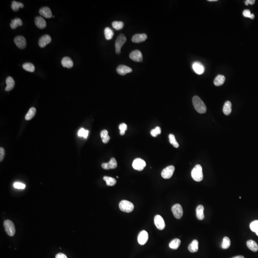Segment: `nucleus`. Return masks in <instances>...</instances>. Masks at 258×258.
Instances as JSON below:
<instances>
[{"label":"nucleus","mask_w":258,"mask_h":258,"mask_svg":"<svg viewBox=\"0 0 258 258\" xmlns=\"http://www.w3.org/2000/svg\"><path fill=\"white\" fill-rule=\"evenodd\" d=\"M192 101L194 107L198 113L203 114L207 112L206 106L199 97L197 96H194L192 100Z\"/></svg>","instance_id":"f257e3e1"},{"label":"nucleus","mask_w":258,"mask_h":258,"mask_svg":"<svg viewBox=\"0 0 258 258\" xmlns=\"http://www.w3.org/2000/svg\"><path fill=\"white\" fill-rule=\"evenodd\" d=\"M191 176L193 179L197 182H200L203 179L202 167L199 164H197L191 172Z\"/></svg>","instance_id":"f03ea898"},{"label":"nucleus","mask_w":258,"mask_h":258,"mask_svg":"<svg viewBox=\"0 0 258 258\" xmlns=\"http://www.w3.org/2000/svg\"><path fill=\"white\" fill-rule=\"evenodd\" d=\"M120 210L124 212L130 213L134 209V204L127 200H122L119 204Z\"/></svg>","instance_id":"7ed1b4c3"},{"label":"nucleus","mask_w":258,"mask_h":258,"mask_svg":"<svg viewBox=\"0 0 258 258\" xmlns=\"http://www.w3.org/2000/svg\"><path fill=\"white\" fill-rule=\"evenodd\" d=\"M5 231L9 236L13 237L15 233V228L13 222L10 220H6L3 223Z\"/></svg>","instance_id":"20e7f679"},{"label":"nucleus","mask_w":258,"mask_h":258,"mask_svg":"<svg viewBox=\"0 0 258 258\" xmlns=\"http://www.w3.org/2000/svg\"><path fill=\"white\" fill-rule=\"evenodd\" d=\"M126 37L123 34H120L118 37L115 42V50L117 54H120L122 47L126 42Z\"/></svg>","instance_id":"39448f33"},{"label":"nucleus","mask_w":258,"mask_h":258,"mask_svg":"<svg viewBox=\"0 0 258 258\" xmlns=\"http://www.w3.org/2000/svg\"><path fill=\"white\" fill-rule=\"evenodd\" d=\"M172 211L176 219H180L183 215V210L180 204H176L174 205L172 207Z\"/></svg>","instance_id":"423d86ee"},{"label":"nucleus","mask_w":258,"mask_h":258,"mask_svg":"<svg viewBox=\"0 0 258 258\" xmlns=\"http://www.w3.org/2000/svg\"><path fill=\"white\" fill-rule=\"evenodd\" d=\"M175 170V168L174 166H168L162 172V176L164 179H169L173 176Z\"/></svg>","instance_id":"0eeeda50"},{"label":"nucleus","mask_w":258,"mask_h":258,"mask_svg":"<svg viewBox=\"0 0 258 258\" xmlns=\"http://www.w3.org/2000/svg\"><path fill=\"white\" fill-rule=\"evenodd\" d=\"M132 166L134 169L141 171L146 166V163L142 159L136 158L134 160Z\"/></svg>","instance_id":"6e6552de"},{"label":"nucleus","mask_w":258,"mask_h":258,"mask_svg":"<svg viewBox=\"0 0 258 258\" xmlns=\"http://www.w3.org/2000/svg\"><path fill=\"white\" fill-rule=\"evenodd\" d=\"M154 224L159 230H163L165 228L166 224L164 220L161 216L157 215L155 216L154 219Z\"/></svg>","instance_id":"1a4fd4ad"},{"label":"nucleus","mask_w":258,"mask_h":258,"mask_svg":"<svg viewBox=\"0 0 258 258\" xmlns=\"http://www.w3.org/2000/svg\"><path fill=\"white\" fill-rule=\"evenodd\" d=\"M14 42L16 46L20 49H24L27 46V41L25 38L23 36H17L15 37L14 39Z\"/></svg>","instance_id":"9d476101"},{"label":"nucleus","mask_w":258,"mask_h":258,"mask_svg":"<svg viewBox=\"0 0 258 258\" xmlns=\"http://www.w3.org/2000/svg\"><path fill=\"white\" fill-rule=\"evenodd\" d=\"M130 58L132 60L138 62L142 61L143 59L141 52L138 50H134L130 54Z\"/></svg>","instance_id":"9b49d317"},{"label":"nucleus","mask_w":258,"mask_h":258,"mask_svg":"<svg viewBox=\"0 0 258 258\" xmlns=\"http://www.w3.org/2000/svg\"><path fill=\"white\" fill-rule=\"evenodd\" d=\"M148 239V234L146 231L142 230L140 232L138 236V241L140 245H144Z\"/></svg>","instance_id":"f8f14e48"},{"label":"nucleus","mask_w":258,"mask_h":258,"mask_svg":"<svg viewBox=\"0 0 258 258\" xmlns=\"http://www.w3.org/2000/svg\"><path fill=\"white\" fill-rule=\"evenodd\" d=\"M117 162L114 158H112L109 163H103L101 166L103 168L106 170H109L112 169L116 168L117 167Z\"/></svg>","instance_id":"ddd939ff"},{"label":"nucleus","mask_w":258,"mask_h":258,"mask_svg":"<svg viewBox=\"0 0 258 258\" xmlns=\"http://www.w3.org/2000/svg\"><path fill=\"white\" fill-rule=\"evenodd\" d=\"M51 41V38L50 37V35H43L40 38L39 42H38V44L40 47L43 48L45 47L47 45L49 44Z\"/></svg>","instance_id":"4468645a"},{"label":"nucleus","mask_w":258,"mask_h":258,"mask_svg":"<svg viewBox=\"0 0 258 258\" xmlns=\"http://www.w3.org/2000/svg\"><path fill=\"white\" fill-rule=\"evenodd\" d=\"M116 70L118 73L122 76L125 75L129 73H131L132 71V69L131 68L125 65H120L118 66Z\"/></svg>","instance_id":"2eb2a0df"},{"label":"nucleus","mask_w":258,"mask_h":258,"mask_svg":"<svg viewBox=\"0 0 258 258\" xmlns=\"http://www.w3.org/2000/svg\"><path fill=\"white\" fill-rule=\"evenodd\" d=\"M192 67L194 71L198 75L202 74L205 71L204 66L201 63L198 62H195L194 63Z\"/></svg>","instance_id":"dca6fc26"},{"label":"nucleus","mask_w":258,"mask_h":258,"mask_svg":"<svg viewBox=\"0 0 258 258\" xmlns=\"http://www.w3.org/2000/svg\"><path fill=\"white\" fill-rule=\"evenodd\" d=\"M147 38V36L145 34H136L134 35L132 39V42L139 43L145 41Z\"/></svg>","instance_id":"f3484780"},{"label":"nucleus","mask_w":258,"mask_h":258,"mask_svg":"<svg viewBox=\"0 0 258 258\" xmlns=\"http://www.w3.org/2000/svg\"><path fill=\"white\" fill-rule=\"evenodd\" d=\"M35 25L38 28L40 29H44L47 26V23L46 21L41 16H37L35 18Z\"/></svg>","instance_id":"a211bd4d"},{"label":"nucleus","mask_w":258,"mask_h":258,"mask_svg":"<svg viewBox=\"0 0 258 258\" xmlns=\"http://www.w3.org/2000/svg\"><path fill=\"white\" fill-rule=\"evenodd\" d=\"M39 13L46 18H50L52 16L51 11L48 7H44L40 9Z\"/></svg>","instance_id":"6ab92c4d"},{"label":"nucleus","mask_w":258,"mask_h":258,"mask_svg":"<svg viewBox=\"0 0 258 258\" xmlns=\"http://www.w3.org/2000/svg\"><path fill=\"white\" fill-rule=\"evenodd\" d=\"M61 64L63 67L68 68H72L74 65L73 61L71 60V59L70 57H64L62 59Z\"/></svg>","instance_id":"aec40b11"},{"label":"nucleus","mask_w":258,"mask_h":258,"mask_svg":"<svg viewBox=\"0 0 258 258\" xmlns=\"http://www.w3.org/2000/svg\"><path fill=\"white\" fill-rule=\"evenodd\" d=\"M6 84L7 86L5 88V91H10L13 89L15 87V82L13 78L11 76H8L6 80Z\"/></svg>","instance_id":"412c9836"},{"label":"nucleus","mask_w":258,"mask_h":258,"mask_svg":"<svg viewBox=\"0 0 258 258\" xmlns=\"http://www.w3.org/2000/svg\"><path fill=\"white\" fill-rule=\"evenodd\" d=\"M188 249L190 252H192V253L197 252L198 250V241L196 239L193 240V241L189 244Z\"/></svg>","instance_id":"4be33fe9"},{"label":"nucleus","mask_w":258,"mask_h":258,"mask_svg":"<svg viewBox=\"0 0 258 258\" xmlns=\"http://www.w3.org/2000/svg\"><path fill=\"white\" fill-rule=\"evenodd\" d=\"M204 207L202 205H199L196 209L197 217L199 220H203L205 217L204 214Z\"/></svg>","instance_id":"5701e85b"},{"label":"nucleus","mask_w":258,"mask_h":258,"mask_svg":"<svg viewBox=\"0 0 258 258\" xmlns=\"http://www.w3.org/2000/svg\"><path fill=\"white\" fill-rule=\"evenodd\" d=\"M247 246L249 249L253 252H257L258 251V244L253 240H249L247 241Z\"/></svg>","instance_id":"b1692460"},{"label":"nucleus","mask_w":258,"mask_h":258,"mask_svg":"<svg viewBox=\"0 0 258 258\" xmlns=\"http://www.w3.org/2000/svg\"><path fill=\"white\" fill-rule=\"evenodd\" d=\"M225 77L223 75H219L214 79V85L216 86H221L225 81Z\"/></svg>","instance_id":"393cba45"},{"label":"nucleus","mask_w":258,"mask_h":258,"mask_svg":"<svg viewBox=\"0 0 258 258\" xmlns=\"http://www.w3.org/2000/svg\"><path fill=\"white\" fill-rule=\"evenodd\" d=\"M22 25V21L19 18H16L13 20H12L10 24L11 27L13 29H15L18 27H21Z\"/></svg>","instance_id":"a878e982"},{"label":"nucleus","mask_w":258,"mask_h":258,"mask_svg":"<svg viewBox=\"0 0 258 258\" xmlns=\"http://www.w3.org/2000/svg\"><path fill=\"white\" fill-rule=\"evenodd\" d=\"M231 103L230 101H226L223 107V111L225 115H229L230 114L232 111Z\"/></svg>","instance_id":"bb28decb"},{"label":"nucleus","mask_w":258,"mask_h":258,"mask_svg":"<svg viewBox=\"0 0 258 258\" xmlns=\"http://www.w3.org/2000/svg\"><path fill=\"white\" fill-rule=\"evenodd\" d=\"M181 241L178 239H175L172 240L169 243V247L172 249H176L179 248L180 245Z\"/></svg>","instance_id":"cd10ccee"},{"label":"nucleus","mask_w":258,"mask_h":258,"mask_svg":"<svg viewBox=\"0 0 258 258\" xmlns=\"http://www.w3.org/2000/svg\"><path fill=\"white\" fill-rule=\"evenodd\" d=\"M103 180L106 182V185L108 186H113L116 184V179L114 178L105 176L103 177Z\"/></svg>","instance_id":"c85d7f7f"},{"label":"nucleus","mask_w":258,"mask_h":258,"mask_svg":"<svg viewBox=\"0 0 258 258\" xmlns=\"http://www.w3.org/2000/svg\"><path fill=\"white\" fill-rule=\"evenodd\" d=\"M36 112H37L36 109L34 107L30 108L25 116V120H29L32 119L35 115Z\"/></svg>","instance_id":"c756f323"},{"label":"nucleus","mask_w":258,"mask_h":258,"mask_svg":"<svg viewBox=\"0 0 258 258\" xmlns=\"http://www.w3.org/2000/svg\"><path fill=\"white\" fill-rule=\"evenodd\" d=\"M104 34L105 38L108 40L112 39L114 35V33L110 28L106 27L104 30Z\"/></svg>","instance_id":"7c9ffc66"},{"label":"nucleus","mask_w":258,"mask_h":258,"mask_svg":"<svg viewBox=\"0 0 258 258\" xmlns=\"http://www.w3.org/2000/svg\"><path fill=\"white\" fill-rule=\"evenodd\" d=\"M23 68L25 70L28 72H34L35 70V67L32 63H25L23 65Z\"/></svg>","instance_id":"2f4dec72"},{"label":"nucleus","mask_w":258,"mask_h":258,"mask_svg":"<svg viewBox=\"0 0 258 258\" xmlns=\"http://www.w3.org/2000/svg\"><path fill=\"white\" fill-rule=\"evenodd\" d=\"M24 5L22 3H19V2H16V1H13L12 3V5H11V8L12 10L14 11H17L19 10L20 8L24 7Z\"/></svg>","instance_id":"473e14b6"},{"label":"nucleus","mask_w":258,"mask_h":258,"mask_svg":"<svg viewBox=\"0 0 258 258\" xmlns=\"http://www.w3.org/2000/svg\"><path fill=\"white\" fill-rule=\"evenodd\" d=\"M169 142L170 144L173 145V146L175 148H178L179 147V144L177 142L176 139L175 138V135L173 134H170L169 135Z\"/></svg>","instance_id":"72a5a7b5"},{"label":"nucleus","mask_w":258,"mask_h":258,"mask_svg":"<svg viewBox=\"0 0 258 258\" xmlns=\"http://www.w3.org/2000/svg\"><path fill=\"white\" fill-rule=\"evenodd\" d=\"M230 240L229 238H228L227 237H225L223 238V242L222 243V248L223 249H227L230 247Z\"/></svg>","instance_id":"f704fd0d"},{"label":"nucleus","mask_w":258,"mask_h":258,"mask_svg":"<svg viewBox=\"0 0 258 258\" xmlns=\"http://www.w3.org/2000/svg\"><path fill=\"white\" fill-rule=\"evenodd\" d=\"M112 25L115 29L117 30L122 29L124 26V24L121 21H114L112 23Z\"/></svg>","instance_id":"c9c22d12"},{"label":"nucleus","mask_w":258,"mask_h":258,"mask_svg":"<svg viewBox=\"0 0 258 258\" xmlns=\"http://www.w3.org/2000/svg\"><path fill=\"white\" fill-rule=\"evenodd\" d=\"M88 130H86L84 128H81L78 132V135L79 137H83L84 138H87L88 134Z\"/></svg>","instance_id":"e433bc0d"},{"label":"nucleus","mask_w":258,"mask_h":258,"mask_svg":"<svg viewBox=\"0 0 258 258\" xmlns=\"http://www.w3.org/2000/svg\"><path fill=\"white\" fill-rule=\"evenodd\" d=\"M250 229L255 233L258 231V220H255L251 223Z\"/></svg>","instance_id":"4c0bfd02"},{"label":"nucleus","mask_w":258,"mask_h":258,"mask_svg":"<svg viewBox=\"0 0 258 258\" xmlns=\"http://www.w3.org/2000/svg\"><path fill=\"white\" fill-rule=\"evenodd\" d=\"M161 134V129L160 127L157 126L155 129H153L151 131V134L152 135V136L156 137H157V135L160 134Z\"/></svg>","instance_id":"58836bf2"},{"label":"nucleus","mask_w":258,"mask_h":258,"mask_svg":"<svg viewBox=\"0 0 258 258\" xmlns=\"http://www.w3.org/2000/svg\"><path fill=\"white\" fill-rule=\"evenodd\" d=\"M119 129L120 130V134L121 135H123L125 133V131L127 130V126L126 124L123 123L120 124L119 125Z\"/></svg>","instance_id":"ea45409f"},{"label":"nucleus","mask_w":258,"mask_h":258,"mask_svg":"<svg viewBox=\"0 0 258 258\" xmlns=\"http://www.w3.org/2000/svg\"><path fill=\"white\" fill-rule=\"evenodd\" d=\"M13 186L14 188L17 189H25V185L24 184L20 183V182H15L13 184Z\"/></svg>","instance_id":"a19ab883"},{"label":"nucleus","mask_w":258,"mask_h":258,"mask_svg":"<svg viewBox=\"0 0 258 258\" xmlns=\"http://www.w3.org/2000/svg\"><path fill=\"white\" fill-rule=\"evenodd\" d=\"M5 156V150L3 147L0 148V161L3 160Z\"/></svg>","instance_id":"79ce46f5"},{"label":"nucleus","mask_w":258,"mask_h":258,"mask_svg":"<svg viewBox=\"0 0 258 258\" xmlns=\"http://www.w3.org/2000/svg\"><path fill=\"white\" fill-rule=\"evenodd\" d=\"M108 136V132L106 130H104L103 131H101L100 132V137L101 139H102L103 138H105L106 137Z\"/></svg>","instance_id":"37998d69"},{"label":"nucleus","mask_w":258,"mask_h":258,"mask_svg":"<svg viewBox=\"0 0 258 258\" xmlns=\"http://www.w3.org/2000/svg\"><path fill=\"white\" fill-rule=\"evenodd\" d=\"M251 13V11L249 10H245L243 12V15L245 17H250Z\"/></svg>","instance_id":"c03bdc74"},{"label":"nucleus","mask_w":258,"mask_h":258,"mask_svg":"<svg viewBox=\"0 0 258 258\" xmlns=\"http://www.w3.org/2000/svg\"><path fill=\"white\" fill-rule=\"evenodd\" d=\"M56 258H68V257L64 254L59 253L56 255Z\"/></svg>","instance_id":"a18cd8bd"},{"label":"nucleus","mask_w":258,"mask_h":258,"mask_svg":"<svg viewBox=\"0 0 258 258\" xmlns=\"http://www.w3.org/2000/svg\"><path fill=\"white\" fill-rule=\"evenodd\" d=\"M255 0H247L245 2V4L246 5H253L255 3Z\"/></svg>","instance_id":"49530a36"},{"label":"nucleus","mask_w":258,"mask_h":258,"mask_svg":"<svg viewBox=\"0 0 258 258\" xmlns=\"http://www.w3.org/2000/svg\"><path fill=\"white\" fill-rule=\"evenodd\" d=\"M110 136L108 135V136L106 137L105 138L102 139V142H103L104 144H107V143L110 141Z\"/></svg>","instance_id":"de8ad7c7"},{"label":"nucleus","mask_w":258,"mask_h":258,"mask_svg":"<svg viewBox=\"0 0 258 258\" xmlns=\"http://www.w3.org/2000/svg\"><path fill=\"white\" fill-rule=\"evenodd\" d=\"M232 258H245L243 256H237L234 257Z\"/></svg>","instance_id":"09e8293b"},{"label":"nucleus","mask_w":258,"mask_h":258,"mask_svg":"<svg viewBox=\"0 0 258 258\" xmlns=\"http://www.w3.org/2000/svg\"><path fill=\"white\" fill-rule=\"evenodd\" d=\"M254 17H255V16H254V15L253 14L251 13V16H250L249 18H251V19H253L254 18Z\"/></svg>","instance_id":"8fccbe9b"},{"label":"nucleus","mask_w":258,"mask_h":258,"mask_svg":"<svg viewBox=\"0 0 258 258\" xmlns=\"http://www.w3.org/2000/svg\"><path fill=\"white\" fill-rule=\"evenodd\" d=\"M208 2H217V0H208Z\"/></svg>","instance_id":"3c124183"},{"label":"nucleus","mask_w":258,"mask_h":258,"mask_svg":"<svg viewBox=\"0 0 258 258\" xmlns=\"http://www.w3.org/2000/svg\"><path fill=\"white\" fill-rule=\"evenodd\" d=\"M256 233L257 235V236H258V231Z\"/></svg>","instance_id":"603ef678"}]
</instances>
